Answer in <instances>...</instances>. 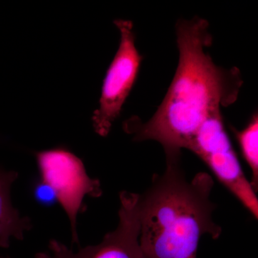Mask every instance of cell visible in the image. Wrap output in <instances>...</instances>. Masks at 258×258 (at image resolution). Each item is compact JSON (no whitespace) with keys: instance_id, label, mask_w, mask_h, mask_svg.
<instances>
[{"instance_id":"1","label":"cell","mask_w":258,"mask_h":258,"mask_svg":"<svg viewBox=\"0 0 258 258\" xmlns=\"http://www.w3.org/2000/svg\"><path fill=\"white\" fill-rule=\"evenodd\" d=\"M175 33L179 62L165 97L146 123L134 116L123 124L134 142H159L166 159H181V150L188 149L204 121L235 103L243 84L237 68L227 69L212 60L206 20L180 19Z\"/></svg>"},{"instance_id":"2","label":"cell","mask_w":258,"mask_h":258,"mask_svg":"<svg viewBox=\"0 0 258 258\" xmlns=\"http://www.w3.org/2000/svg\"><path fill=\"white\" fill-rule=\"evenodd\" d=\"M181 159L166 160V170L154 174L139 195V243L146 258H197L203 235L217 240L222 227L212 219L214 180L200 172L186 179Z\"/></svg>"},{"instance_id":"3","label":"cell","mask_w":258,"mask_h":258,"mask_svg":"<svg viewBox=\"0 0 258 258\" xmlns=\"http://www.w3.org/2000/svg\"><path fill=\"white\" fill-rule=\"evenodd\" d=\"M40 181L48 185L68 217L74 243L79 244L77 219L86 211V197L98 198L103 194L99 180L88 176L82 160L62 147L35 154Z\"/></svg>"},{"instance_id":"4","label":"cell","mask_w":258,"mask_h":258,"mask_svg":"<svg viewBox=\"0 0 258 258\" xmlns=\"http://www.w3.org/2000/svg\"><path fill=\"white\" fill-rule=\"evenodd\" d=\"M208 166L217 180L230 191L255 219L258 200L244 175L230 137L226 132L222 111L204 121L188 147Z\"/></svg>"},{"instance_id":"5","label":"cell","mask_w":258,"mask_h":258,"mask_svg":"<svg viewBox=\"0 0 258 258\" xmlns=\"http://www.w3.org/2000/svg\"><path fill=\"white\" fill-rule=\"evenodd\" d=\"M113 23L119 30V47L107 70L99 106L92 116L95 132L102 137L109 134L113 123L119 117L138 78L143 60L136 45L133 23L115 20Z\"/></svg>"},{"instance_id":"6","label":"cell","mask_w":258,"mask_h":258,"mask_svg":"<svg viewBox=\"0 0 258 258\" xmlns=\"http://www.w3.org/2000/svg\"><path fill=\"white\" fill-rule=\"evenodd\" d=\"M119 199L118 225L99 244L74 251L60 241L51 240L47 250L37 252L35 258H146L139 243V195L123 191Z\"/></svg>"},{"instance_id":"7","label":"cell","mask_w":258,"mask_h":258,"mask_svg":"<svg viewBox=\"0 0 258 258\" xmlns=\"http://www.w3.org/2000/svg\"><path fill=\"white\" fill-rule=\"evenodd\" d=\"M18 177L15 171L0 168V247L8 248L12 238L23 240L32 228L30 218L23 217L12 203L11 188Z\"/></svg>"},{"instance_id":"8","label":"cell","mask_w":258,"mask_h":258,"mask_svg":"<svg viewBox=\"0 0 258 258\" xmlns=\"http://www.w3.org/2000/svg\"><path fill=\"white\" fill-rule=\"evenodd\" d=\"M241 154L252 171V181L250 184L254 191L258 189V114L254 113L247 124L242 130L238 131L231 126Z\"/></svg>"},{"instance_id":"9","label":"cell","mask_w":258,"mask_h":258,"mask_svg":"<svg viewBox=\"0 0 258 258\" xmlns=\"http://www.w3.org/2000/svg\"><path fill=\"white\" fill-rule=\"evenodd\" d=\"M34 195L37 202L42 205H52L57 202L55 194L48 185L40 181L34 189Z\"/></svg>"}]
</instances>
